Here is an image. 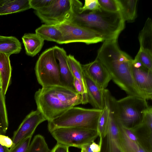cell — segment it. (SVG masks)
<instances>
[{
  "label": "cell",
  "instance_id": "cell-1",
  "mask_svg": "<svg viewBox=\"0 0 152 152\" xmlns=\"http://www.w3.org/2000/svg\"><path fill=\"white\" fill-rule=\"evenodd\" d=\"M96 58L106 68L111 80L128 95L145 99L133 78V59L120 49L117 40L104 41L98 51Z\"/></svg>",
  "mask_w": 152,
  "mask_h": 152
},
{
  "label": "cell",
  "instance_id": "cell-2",
  "mask_svg": "<svg viewBox=\"0 0 152 152\" xmlns=\"http://www.w3.org/2000/svg\"><path fill=\"white\" fill-rule=\"evenodd\" d=\"M80 12L75 13L70 22L94 31L104 41L117 40L124 28L125 22L120 12H110L102 8L88 13Z\"/></svg>",
  "mask_w": 152,
  "mask_h": 152
},
{
  "label": "cell",
  "instance_id": "cell-3",
  "mask_svg": "<svg viewBox=\"0 0 152 152\" xmlns=\"http://www.w3.org/2000/svg\"><path fill=\"white\" fill-rule=\"evenodd\" d=\"M102 110L71 108L61 116L48 121L50 132L59 128L74 127L97 130V123Z\"/></svg>",
  "mask_w": 152,
  "mask_h": 152
},
{
  "label": "cell",
  "instance_id": "cell-4",
  "mask_svg": "<svg viewBox=\"0 0 152 152\" xmlns=\"http://www.w3.org/2000/svg\"><path fill=\"white\" fill-rule=\"evenodd\" d=\"M116 103L120 122L123 126L130 129L142 122L144 113L149 106L145 99L129 95L117 100Z\"/></svg>",
  "mask_w": 152,
  "mask_h": 152
},
{
  "label": "cell",
  "instance_id": "cell-5",
  "mask_svg": "<svg viewBox=\"0 0 152 152\" xmlns=\"http://www.w3.org/2000/svg\"><path fill=\"white\" fill-rule=\"evenodd\" d=\"M82 4L78 0H53L48 7L34 12L45 24L56 25L71 21Z\"/></svg>",
  "mask_w": 152,
  "mask_h": 152
},
{
  "label": "cell",
  "instance_id": "cell-6",
  "mask_svg": "<svg viewBox=\"0 0 152 152\" xmlns=\"http://www.w3.org/2000/svg\"><path fill=\"white\" fill-rule=\"evenodd\" d=\"M34 69L37 81L42 87L62 86L58 65L53 47L46 50L40 55Z\"/></svg>",
  "mask_w": 152,
  "mask_h": 152
},
{
  "label": "cell",
  "instance_id": "cell-7",
  "mask_svg": "<svg viewBox=\"0 0 152 152\" xmlns=\"http://www.w3.org/2000/svg\"><path fill=\"white\" fill-rule=\"evenodd\" d=\"M34 98L37 110L48 121L61 116L71 108L59 99L53 86L39 88L35 93Z\"/></svg>",
  "mask_w": 152,
  "mask_h": 152
},
{
  "label": "cell",
  "instance_id": "cell-8",
  "mask_svg": "<svg viewBox=\"0 0 152 152\" xmlns=\"http://www.w3.org/2000/svg\"><path fill=\"white\" fill-rule=\"evenodd\" d=\"M50 133L57 142L81 149L98 136L97 130L74 127L58 128Z\"/></svg>",
  "mask_w": 152,
  "mask_h": 152
},
{
  "label": "cell",
  "instance_id": "cell-9",
  "mask_svg": "<svg viewBox=\"0 0 152 152\" xmlns=\"http://www.w3.org/2000/svg\"><path fill=\"white\" fill-rule=\"evenodd\" d=\"M56 25L62 33V44L81 42L90 44L104 41L102 37L94 31L70 21Z\"/></svg>",
  "mask_w": 152,
  "mask_h": 152
},
{
  "label": "cell",
  "instance_id": "cell-10",
  "mask_svg": "<svg viewBox=\"0 0 152 152\" xmlns=\"http://www.w3.org/2000/svg\"><path fill=\"white\" fill-rule=\"evenodd\" d=\"M45 121L46 118L39 110L32 111L14 132L12 139V147L23 139L32 137L37 126Z\"/></svg>",
  "mask_w": 152,
  "mask_h": 152
},
{
  "label": "cell",
  "instance_id": "cell-11",
  "mask_svg": "<svg viewBox=\"0 0 152 152\" xmlns=\"http://www.w3.org/2000/svg\"><path fill=\"white\" fill-rule=\"evenodd\" d=\"M133 78L138 89L147 100L152 99V70L143 66L136 59L132 64Z\"/></svg>",
  "mask_w": 152,
  "mask_h": 152
},
{
  "label": "cell",
  "instance_id": "cell-12",
  "mask_svg": "<svg viewBox=\"0 0 152 152\" xmlns=\"http://www.w3.org/2000/svg\"><path fill=\"white\" fill-rule=\"evenodd\" d=\"M140 144L148 151L152 152V107L145 111L142 122L132 129Z\"/></svg>",
  "mask_w": 152,
  "mask_h": 152
},
{
  "label": "cell",
  "instance_id": "cell-13",
  "mask_svg": "<svg viewBox=\"0 0 152 152\" xmlns=\"http://www.w3.org/2000/svg\"><path fill=\"white\" fill-rule=\"evenodd\" d=\"M83 71L102 89H106L111 80L106 68L98 59L89 63L82 65Z\"/></svg>",
  "mask_w": 152,
  "mask_h": 152
},
{
  "label": "cell",
  "instance_id": "cell-14",
  "mask_svg": "<svg viewBox=\"0 0 152 152\" xmlns=\"http://www.w3.org/2000/svg\"><path fill=\"white\" fill-rule=\"evenodd\" d=\"M108 110V129L107 135L102 140L100 152H121L120 148L117 123L114 113Z\"/></svg>",
  "mask_w": 152,
  "mask_h": 152
},
{
  "label": "cell",
  "instance_id": "cell-15",
  "mask_svg": "<svg viewBox=\"0 0 152 152\" xmlns=\"http://www.w3.org/2000/svg\"><path fill=\"white\" fill-rule=\"evenodd\" d=\"M53 47L56 58L58 62L61 86L77 93L74 86V77L68 65V55L66 51L58 46Z\"/></svg>",
  "mask_w": 152,
  "mask_h": 152
},
{
  "label": "cell",
  "instance_id": "cell-16",
  "mask_svg": "<svg viewBox=\"0 0 152 152\" xmlns=\"http://www.w3.org/2000/svg\"><path fill=\"white\" fill-rule=\"evenodd\" d=\"M83 74L88 103L94 108L103 110L105 106L103 89L83 71Z\"/></svg>",
  "mask_w": 152,
  "mask_h": 152
},
{
  "label": "cell",
  "instance_id": "cell-17",
  "mask_svg": "<svg viewBox=\"0 0 152 152\" xmlns=\"http://www.w3.org/2000/svg\"><path fill=\"white\" fill-rule=\"evenodd\" d=\"M118 129L120 148L121 152H149L139 143L129 138L124 131L117 117H115Z\"/></svg>",
  "mask_w": 152,
  "mask_h": 152
},
{
  "label": "cell",
  "instance_id": "cell-18",
  "mask_svg": "<svg viewBox=\"0 0 152 152\" xmlns=\"http://www.w3.org/2000/svg\"><path fill=\"white\" fill-rule=\"evenodd\" d=\"M58 97L65 104L71 107L82 104L81 95L61 86H53Z\"/></svg>",
  "mask_w": 152,
  "mask_h": 152
},
{
  "label": "cell",
  "instance_id": "cell-19",
  "mask_svg": "<svg viewBox=\"0 0 152 152\" xmlns=\"http://www.w3.org/2000/svg\"><path fill=\"white\" fill-rule=\"evenodd\" d=\"M30 8L29 0H0V15L22 12Z\"/></svg>",
  "mask_w": 152,
  "mask_h": 152
},
{
  "label": "cell",
  "instance_id": "cell-20",
  "mask_svg": "<svg viewBox=\"0 0 152 152\" xmlns=\"http://www.w3.org/2000/svg\"><path fill=\"white\" fill-rule=\"evenodd\" d=\"M35 33L44 40L62 44V33L56 25L45 24L35 30Z\"/></svg>",
  "mask_w": 152,
  "mask_h": 152
},
{
  "label": "cell",
  "instance_id": "cell-21",
  "mask_svg": "<svg viewBox=\"0 0 152 152\" xmlns=\"http://www.w3.org/2000/svg\"><path fill=\"white\" fill-rule=\"evenodd\" d=\"M22 39L26 54L32 57L40 52L44 44V40L35 33L25 34Z\"/></svg>",
  "mask_w": 152,
  "mask_h": 152
},
{
  "label": "cell",
  "instance_id": "cell-22",
  "mask_svg": "<svg viewBox=\"0 0 152 152\" xmlns=\"http://www.w3.org/2000/svg\"><path fill=\"white\" fill-rule=\"evenodd\" d=\"M10 56L5 53L0 52V72L2 79V90L4 95L11 82L12 69Z\"/></svg>",
  "mask_w": 152,
  "mask_h": 152
},
{
  "label": "cell",
  "instance_id": "cell-23",
  "mask_svg": "<svg viewBox=\"0 0 152 152\" xmlns=\"http://www.w3.org/2000/svg\"><path fill=\"white\" fill-rule=\"evenodd\" d=\"M120 12L125 22H134L137 16V0H118Z\"/></svg>",
  "mask_w": 152,
  "mask_h": 152
},
{
  "label": "cell",
  "instance_id": "cell-24",
  "mask_svg": "<svg viewBox=\"0 0 152 152\" xmlns=\"http://www.w3.org/2000/svg\"><path fill=\"white\" fill-rule=\"evenodd\" d=\"M22 49L19 41L13 36H0V52L9 56L12 54L19 53Z\"/></svg>",
  "mask_w": 152,
  "mask_h": 152
},
{
  "label": "cell",
  "instance_id": "cell-25",
  "mask_svg": "<svg viewBox=\"0 0 152 152\" xmlns=\"http://www.w3.org/2000/svg\"><path fill=\"white\" fill-rule=\"evenodd\" d=\"M140 49L152 52V20L148 18L138 36Z\"/></svg>",
  "mask_w": 152,
  "mask_h": 152
},
{
  "label": "cell",
  "instance_id": "cell-26",
  "mask_svg": "<svg viewBox=\"0 0 152 152\" xmlns=\"http://www.w3.org/2000/svg\"><path fill=\"white\" fill-rule=\"evenodd\" d=\"M109 112L105 106L102 110L98 122L97 131L100 138L99 144L101 146L102 139L106 136L108 129Z\"/></svg>",
  "mask_w": 152,
  "mask_h": 152
},
{
  "label": "cell",
  "instance_id": "cell-27",
  "mask_svg": "<svg viewBox=\"0 0 152 152\" xmlns=\"http://www.w3.org/2000/svg\"><path fill=\"white\" fill-rule=\"evenodd\" d=\"M67 61L73 77L79 81L86 91L82 65L74 56L70 54L68 55Z\"/></svg>",
  "mask_w": 152,
  "mask_h": 152
},
{
  "label": "cell",
  "instance_id": "cell-28",
  "mask_svg": "<svg viewBox=\"0 0 152 152\" xmlns=\"http://www.w3.org/2000/svg\"><path fill=\"white\" fill-rule=\"evenodd\" d=\"M8 121L5 95L0 89V134L4 135L8 127Z\"/></svg>",
  "mask_w": 152,
  "mask_h": 152
},
{
  "label": "cell",
  "instance_id": "cell-29",
  "mask_svg": "<svg viewBox=\"0 0 152 152\" xmlns=\"http://www.w3.org/2000/svg\"><path fill=\"white\" fill-rule=\"evenodd\" d=\"M44 137L40 134L34 136L27 152H50Z\"/></svg>",
  "mask_w": 152,
  "mask_h": 152
},
{
  "label": "cell",
  "instance_id": "cell-30",
  "mask_svg": "<svg viewBox=\"0 0 152 152\" xmlns=\"http://www.w3.org/2000/svg\"><path fill=\"white\" fill-rule=\"evenodd\" d=\"M134 59L148 69L152 70V52L140 49Z\"/></svg>",
  "mask_w": 152,
  "mask_h": 152
},
{
  "label": "cell",
  "instance_id": "cell-31",
  "mask_svg": "<svg viewBox=\"0 0 152 152\" xmlns=\"http://www.w3.org/2000/svg\"><path fill=\"white\" fill-rule=\"evenodd\" d=\"M101 8L111 13L120 12V8L118 0H98Z\"/></svg>",
  "mask_w": 152,
  "mask_h": 152
},
{
  "label": "cell",
  "instance_id": "cell-32",
  "mask_svg": "<svg viewBox=\"0 0 152 152\" xmlns=\"http://www.w3.org/2000/svg\"><path fill=\"white\" fill-rule=\"evenodd\" d=\"M32 137L25 138L10 148L8 152H27Z\"/></svg>",
  "mask_w": 152,
  "mask_h": 152
},
{
  "label": "cell",
  "instance_id": "cell-33",
  "mask_svg": "<svg viewBox=\"0 0 152 152\" xmlns=\"http://www.w3.org/2000/svg\"><path fill=\"white\" fill-rule=\"evenodd\" d=\"M53 0H29L31 8L36 11H39L48 7Z\"/></svg>",
  "mask_w": 152,
  "mask_h": 152
},
{
  "label": "cell",
  "instance_id": "cell-34",
  "mask_svg": "<svg viewBox=\"0 0 152 152\" xmlns=\"http://www.w3.org/2000/svg\"><path fill=\"white\" fill-rule=\"evenodd\" d=\"M101 8L98 0H86L84 5L80 9V12L82 13L86 10L94 11Z\"/></svg>",
  "mask_w": 152,
  "mask_h": 152
},
{
  "label": "cell",
  "instance_id": "cell-35",
  "mask_svg": "<svg viewBox=\"0 0 152 152\" xmlns=\"http://www.w3.org/2000/svg\"><path fill=\"white\" fill-rule=\"evenodd\" d=\"M0 144L7 148H11L13 146L12 139L8 136L0 134Z\"/></svg>",
  "mask_w": 152,
  "mask_h": 152
},
{
  "label": "cell",
  "instance_id": "cell-36",
  "mask_svg": "<svg viewBox=\"0 0 152 152\" xmlns=\"http://www.w3.org/2000/svg\"><path fill=\"white\" fill-rule=\"evenodd\" d=\"M69 147L61 143L57 144L50 152H69Z\"/></svg>",
  "mask_w": 152,
  "mask_h": 152
},
{
  "label": "cell",
  "instance_id": "cell-37",
  "mask_svg": "<svg viewBox=\"0 0 152 152\" xmlns=\"http://www.w3.org/2000/svg\"><path fill=\"white\" fill-rule=\"evenodd\" d=\"M89 148L91 152H100L101 146L94 141L89 144Z\"/></svg>",
  "mask_w": 152,
  "mask_h": 152
},
{
  "label": "cell",
  "instance_id": "cell-38",
  "mask_svg": "<svg viewBox=\"0 0 152 152\" xmlns=\"http://www.w3.org/2000/svg\"><path fill=\"white\" fill-rule=\"evenodd\" d=\"M8 148L3 146L0 144V152H8Z\"/></svg>",
  "mask_w": 152,
  "mask_h": 152
},
{
  "label": "cell",
  "instance_id": "cell-39",
  "mask_svg": "<svg viewBox=\"0 0 152 152\" xmlns=\"http://www.w3.org/2000/svg\"><path fill=\"white\" fill-rule=\"evenodd\" d=\"M2 77L1 73L0 72V89H2Z\"/></svg>",
  "mask_w": 152,
  "mask_h": 152
},
{
  "label": "cell",
  "instance_id": "cell-40",
  "mask_svg": "<svg viewBox=\"0 0 152 152\" xmlns=\"http://www.w3.org/2000/svg\"><path fill=\"white\" fill-rule=\"evenodd\" d=\"M81 152H86L83 149H81Z\"/></svg>",
  "mask_w": 152,
  "mask_h": 152
}]
</instances>
